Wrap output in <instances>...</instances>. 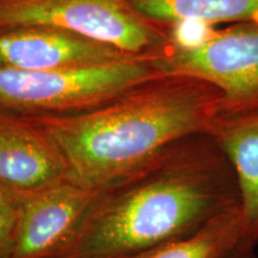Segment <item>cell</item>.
<instances>
[{
  "mask_svg": "<svg viewBox=\"0 0 258 258\" xmlns=\"http://www.w3.org/2000/svg\"><path fill=\"white\" fill-rule=\"evenodd\" d=\"M18 28L72 32L134 55H153L169 41L125 0H0V30Z\"/></svg>",
  "mask_w": 258,
  "mask_h": 258,
  "instance_id": "obj_4",
  "label": "cell"
},
{
  "mask_svg": "<svg viewBox=\"0 0 258 258\" xmlns=\"http://www.w3.org/2000/svg\"><path fill=\"white\" fill-rule=\"evenodd\" d=\"M165 74L201 79L221 92L224 112L258 110V24L212 28L201 41H167L152 56Z\"/></svg>",
  "mask_w": 258,
  "mask_h": 258,
  "instance_id": "obj_5",
  "label": "cell"
},
{
  "mask_svg": "<svg viewBox=\"0 0 258 258\" xmlns=\"http://www.w3.org/2000/svg\"><path fill=\"white\" fill-rule=\"evenodd\" d=\"M231 258H258L254 251H235Z\"/></svg>",
  "mask_w": 258,
  "mask_h": 258,
  "instance_id": "obj_14",
  "label": "cell"
},
{
  "mask_svg": "<svg viewBox=\"0 0 258 258\" xmlns=\"http://www.w3.org/2000/svg\"><path fill=\"white\" fill-rule=\"evenodd\" d=\"M104 190L66 178L25 194L12 258L59 257Z\"/></svg>",
  "mask_w": 258,
  "mask_h": 258,
  "instance_id": "obj_6",
  "label": "cell"
},
{
  "mask_svg": "<svg viewBox=\"0 0 258 258\" xmlns=\"http://www.w3.org/2000/svg\"><path fill=\"white\" fill-rule=\"evenodd\" d=\"M238 206L230 160L211 135H195L106 188L57 258L134 256L185 237Z\"/></svg>",
  "mask_w": 258,
  "mask_h": 258,
  "instance_id": "obj_1",
  "label": "cell"
},
{
  "mask_svg": "<svg viewBox=\"0 0 258 258\" xmlns=\"http://www.w3.org/2000/svg\"><path fill=\"white\" fill-rule=\"evenodd\" d=\"M163 73L152 55L79 70L0 67V112L21 116L77 114L97 108Z\"/></svg>",
  "mask_w": 258,
  "mask_h": 258,
  "instance_id": "obj_3",
  "label": "cell"
},
{
  "mask_svg": "<svg viewBox=\"0 0 258 258\" xmlns=\"http://www.w3.org/2000/svg\"><path fill=\"white\" fill-rule=\"evenodd\" d=\"M70 178L60 147L27 116L0 112V182L30 192Z\"/></svg>",
  "mask_w": 258,
  "mask_h": 258,
  "instance_id": "obj_8",
  "label": "cell"
},
{
  "mask_svg": "<svg viewBox=\"0 0 258 258\" xmlns=\"http://www.w3.org/2000/svg\"><path fill=\"white\" fill-rule=\"evenodd\" d=\"M25 194L0 182V215L17 214Z\"/></svg>",
  "mask_w": 258,
  "mask_h": 258,
  "instance_id": "obj_13",
  "label": "cell"
},
{
  "mask_svg": "<svg viewBox=\"0 0 258 258\" xmlns=\"http://www.w3.org/2000/svg\"><path fill=\"white\" fill-rule=\"evenodd\" d=\"M151 23L169 29L194 22L214 25L258 24V0H125Z\"/></svg>",
  "mask_w": 258,
  "mask_h": 258,
  "instance_id": "obj_10",
  "label": "cell"
},
{
  "mask_svg": "<svg viewBox=\"0 0 258 258\" xmlns=\"http://www.w3.org/2000/svg\"><path fill=\"white\" fill-rule=\"evenodd\" d=\"M222 112L221 92L211 84L182 74H161L90 110L27 117L60 147L71 179L106 189L173 144L211 135Z\"/></svg>",
  "mask_w": 258,
  "mask_h": 258,
  "instance_id": "obj_2",
  "label": "cell"
},
{
  "mask_svg": "<svg viewBox=\"0 0 258 258\" xmlns=\"http://www.w3.org/2000/svg\"><path fill=\"white\" fill-rule=\"evenodd\" d=\"M137 56L62 30L18 28L0 30V67L25 71L79 70Z\"/></svg>",
  "mask_w": 258,
  "mask_h": 258,
  "instance_id": "obj_7",
  "label": "cell"
},
{
  "mask_svg": "<svg viewBox=\"0 0 258 258\" xmlns=\"http://www.w3.org/2000/svg\"><path fill=\"white\" fill-rule=\"evenodd\" d=\"M241 237L239 206L221 212L195 232L127 258H231Z\"/></svg>",
  "mask_w": 258,
  "mask_h": 258,
  "instance_id": "obj_11",
  "label": "cell"
},
{
  "mask_svg": "<svg viewBox=\"0 0 258 258\" xmlns=\"http://www.w3.org/2000/svg\"><path fill=\"white\" fill-rule=\"evenodd\" d=\"M17 214L0 215V258H12L14 254Z\"/></svg>",
  "mask_w": 258,
  "mask_h": 258,
  "instance_id": "obj_12",
  "label": "cell"
},
{
  "mask_svg": "<svg viewBox=\"0 0 258 258\" xmlns=\"http://www.w3.org/2000/svg\"><path fill=\"white\" fill-rule=\"evenodd\" d=\"M211 137L230 160L239 191L241 237L237 251L258 246V110L222 112Z\"/></svg>",
  "mask_w": 258,
  "mask_h": 258,
  "instance_id": "obj_9",
  "label": "cell"
}]
</instances>
